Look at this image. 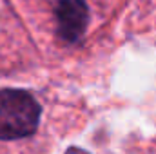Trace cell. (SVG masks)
<instances>
[{"instance_id": "cell-2", "label": "cell", "mask_w": 156, "mask_h": 154, "mask_svg": "<svg viewBox=\"0 0 156 154\" xmlns=\"http://www.w3.org/2000/svg\"><path fill=\"white\" fill-rule=\"evenodd\" d=\"M91 13L85 0H60L56 5V35L66 44H75L89 27Z\"/></svg>"}, {"instance_id": "cell-1", "label": "cell", "mask_w": 156, "mask_h": 154, "mask_svg": "<svg viewBox=\"0 0 156 154\" xmlns=\"http://www.w3.org/2000/svg\"><path fill=\"white\" fill-rule=\"evenodd\" d=\"M42 120V105L24 89L0 91V142H18L33 136Z\"/></svg>"}]
</instances>
